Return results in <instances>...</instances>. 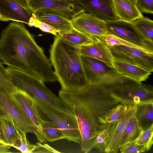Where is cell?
<instances>
[{
	"label": "cell",
	"mask_w": 153,
	"mask_h": 153,
	"mask_svg": "<svg viewBox=\"0 0 153 153\" xmlns=\"http://www.w3.org/2000/svg\"><path fill=\"white\" fill-rule=\"evenodd\" d=\"M0 60L8 67L29 74L44 82L57 81L43 50L22 22H11L1 32Z\"/></svg>",
	"instance_id": "obj_1"
},
{
	"label": "cell",
	"mask_w": 153,
	"mask_h": 153,
	"mask_svg": "<svg viewBox=\"0 0 153 153\" xmlns=\"http://www.w3.org/2000/svg\"><path fill=\"white\" fill-rule=\"evenodd\" d=\"M50 60L62 89H80L89 85L86 78L79 47L71 45L55 36L50 50Z\"/></svg>",
	"instance_id": "obj_2"
},
{
	"label": "cell",
	"mask_w": 153,
	"mask_h": 153,
	"mask_svg": "<svg viewBox=\"0 0 153 153\" xmlns=\"http://www.w3.org/2000/svg\"><path fill=\"white\" fill-rule=\"evenodd\" d=\"M6 68L13 83L18 88L54 110L75 117L68 105L48 88L42 81L17 69L8 67Z\"/></svg>",
	"instance_id": "obj_3"
},
{
	"label": "cell",
	"mask_w": 153,
	"mask_h": 153,
	"mask_svg": "<svg viewBox=\"0 0 153 153\" xmlns=\"http://www.w3.org/2000/svg\"><path fill=\"white\" fill-rule=\"evenodd\" d=\"M59 95L70 107L75 115L81 135V151L85 153L89 152L93 148L98 132L105 124L100 123L93 117L82 102L71 91L61 89Z\"/></svg>",
	"instance_id": "obj_4"
},
{
	"label": "cell",
	"mask_w": 153,
	"mask_h": 153,
	"mask_svg": "<svg viewBox=\"0 0 153 153\" xmlns=\"http://www.w3.org/2000/svg\"><path fill=\"white\" fill-rule=\"evenodd\" d=\"M82 102L92 117L104 124V119L121 103L110 95L101 85L89 84L79 90L70 91Z\"/></svg>",
	"instance_id": "obj_5"
},
{
	"label": "cell",
	"mask_w": 153,
	"mask_h": 153,
	"mask_svg": "<svg viewBox=\"0 0 153 153\" xmlns=\"http://www.w3.org/2000/svg\"><path fill=\"white\" fill-rule=\"evenodd\" d=\"M81 59L89 84L101 85L109 89L141 83L119 74L114 68L92 58L81 56Z\"/></svg>",
	"instance_id": "obj_6"
},
{
	"label": "cell",
	"mask_w": 153,
	"mask_h": 153,
	"mask_svg": "<svg viewBox=\"0 0 153 153\" xmlns=\"http://www.w3.org/2000/svg\"><path fill=\"white\" fill-rule=\"evenodd\" d=\"M42 119L50 122L59 128L66 139L79 143L81 135L75 117L56 111L35 99Z\"/></svg>",
	"instance_id": "obj_7"
},
{
	"label": "cell",
	"mask_w": 153,
	"mask_h": 153,
	"mask_svg": "<svg viewBox=\"0 0 153 153\" xmlns=\"http://www.w3.org/2000/svg\"><path fill=\"white\" fill-rule=\"evenodd\" d=\"M110 95L128 106L153 103V88L142 83L110 88Z\"/></svg>",
	"instance_id": "obj_8"
},
{
	"label": "cell",
	"mask_w": 153,
	"mask_h": 153,
	"mask_svg": "<svg viewBox=\"0 0 153 153\" xmlns=\"http://www.w3.org/2000/svg\"><path fill=\"white\" fill-rule=\"evenodd\" d=\"M28 8L33 13L36 10L54 13L71 21L85 12L76 0H32Z\"/></svg>",
	"instance_id": "obj_9"
},
{
	"label": "cell",
	"mask_w": 153,
	"mask_h": 153,
	"mask_svg": "<svg viewBox=\"0 0 153 153\" xmlns=\"http://www.w3.org/2000/svg\"><path fill=\"white\" fill-rule=\"evenodd\" d=\"M3 119L13 122L19 131L34 133L39 139L36 128L17 107L8 92L0 87V119Z\"/></svg>",
	"instance_id": "obj_10"
},
{
	"label": "cell",
	"mask_w": 153,
	"mask_h": 153,
	"mask_svg": "<svg viewBox=\"0 0 153 153\" xmlns=\"http://www.w3.org/2000/svg\"><path fill=\"white\" fill-rule=\"evenodd\" d=\"M113 59L153 71V52L122 45L108 46Z\"/></svg>",
	"instance_id": "obj_11"
},
{
	"label": "cell",
	"mask_w": 153,
	"mask_h": 153,
	"mask_svg": "<svg viewBox=\"0 0 153 153\" xmlns=\"http://www.w3.org/2000/svg\"><path fill=\"white\" fill-rule=\"evenodd\" d=\"M108 34L117 36L130 43L153 51V44L143 40L138 33L132 22L119 19L105 21Z\"/></svg>",
	"instance_id": "obj_12"
},
{
	"label": "cell",
	"mask_w": 153,
	"mask_h": 153,
	"mask_svg": "<svg viewBox=\"0 0 153 153\" xmlns=\"http://www.w3.org/2000/svg\"><path fill=\"white\" fill-rule=\"evenodd\" d=\"M71 22L74 28L93 38L103 37L108 34L105 21L85 12Z\"/></svg>",
	"instance_id": "obj_13"
},
{
	"label": "cell",
	"mask_w": 153,
	"mask_h": 153,
	"mask_svg": "<svg viewBox=\"0 0 153 153\" xmlns=\"http://www.w3.org/2000/svg\"><path fill=\"white\" fill-rule=\"evenodd\" d=\"M8 93L17 107L38 130L42 120L38 111L35 99L26 92L18 88Z\"/></svg>",
	"instance_id": "obj_14"
},
{
	"label": "cell",
	"mask_w": 153,
	"mask_h": 153,
	"mask_svg": "<svg viewBox=\"0 0 153 153\" xmlns=\"http://www.w3.org/2000/svg\"><path fill=\"white\" fill-rule=\"evenodd\" d=\"M33 13L15 0H0V20L22 22L28 25Z\"/></svg>",
	"instance_id": "obj_15"
},
{
	"label": "cell",
	"mask_w": 153,
	"mask_h": 153,
	"mask_svg": "<svg viewBox=\"0 0 153 153\" xmlns=\"http://www.w3.org/2000/svg\"><path fill=\"white\" fill-rule=\"evenodd\" d=\"M85 12L104 21L118 19L112 0H76Z\"/></svg>",
	"instance_id": "obj_16"
},
{
	"label": "cell",
	"mask_w": 153,
	"mask_h": 153,
	"mask_svg": "<svg viewBox=\"0 0 153 153\" xmlns=\"http://www.w3.org/2000/svg\"><path fill=\"white\" fill-rule=\"evenodd\" d=\"M91 43L79 47L81 56L92 58L113 67V59L109 47L95 39Z\"/></svg>",
	"instance_id": "obj_17"
},
{
	"label": "cell",
	"mask_w": 153,
	"mask_h": 153,
	"mask_svg": "<svg viewBox=\"0 0 153 153\" xmlns=\"http://www.w3.org/2000/svg\"><path fill=\"white\" fill-rule=\"evenodd\" d=\"M112 64L119 74L139 82L146 80L152 73L140 67L114 59Z\"/></svg>",
	"instance_id": "obj_18"
},
{
	"label": "cell",
	"mask_w": 153,
	"mask_h": 153,
	"mask_svg": "<svg viewBox=\"0 0 153 153\" xmlns=\"http://www.w3.org/2000/svg\"><path fill=\"white\" fill-rule=\"evenodd\" d=\"M136 105L129 106L119 119L107 149L106 153H117L122 137L130 119L134 115Z\"/></svg>",
	"instance_id": "obj_19"
},
{
	"label": "cell",
	"mask_w": 153,
	"mask_h": 153,
	"mask_svg": "<svg viewBox=\"0 0 153 153\" xmlns=\"http://www.w3.org/2000/svg\"><path fill=\"white\" fill-rule=\"evenodd\" d=\"M118 19L132 22L143 16L135 4L130 0H112Z\"/></svg>",
	"instance_id": "obj_20"
},
{
	"label": "cell",
	"mask_w": 153,
	"mask_h": 153,
	"mask_svg": "<svg viewBox=\"0 0 153 153\" xmlns=\"http://www.w3.org/2000/svg\"><path fill=\"white\" fill-rule=\"evenodd\" d=\"M33 13L36 18L52 27L58 32H67L74 28L71 21L60 15L36 10Z\"/></svg>",
	"instance_id": "obj_21"
},
{
	"label": "cell",
	"mask_w": 153,
	"mask_h": 153,
	"mask_svg": "<svg viewBox=\"0 0 153 153\" xmlns=\"http://www.w3.org/2000/svg\"><path fill=\"white\" fill-rule=\"evenodd\" d=\"M0 131L4 142L16 149L19 144L20 131L18 130L14 123L7 119H1Z\"/></svg>",
	"instance_id": "obj_22"
},
{
	"label": "cell",
	"mask_w": 153,
	"mask_h": 153,
	"mask_svg": "<svg viewBox=\"0 0 153 153\" xmlns=\"http://www.w3.org/2000/svg\"><path fill=\"white\" fill-rule=\"evenodd\" d=\"M119 120L106 124L104 126L95 139L93 148L96 149L100 152L106 153Z\"/></svg>",
	"instance_id": "obj_23"
},
{
	"label": "cell",
	"mask_w": 153,
	"mask_h": 153,
	"mask_svg": "<svg viewBox=\"0 0 153 153\" xmlns=\"http://www.w3.org/2000/svg\"><path fill=\"white\" fill-rule=\"evenodd\" d=\"M40 136L39 142L43 143L52 142L65 137L61 129L53 123L42 120L40 126L37 130Z\"/></svg>",
	"instance_id": "obj_24"
},
{
	"label": "cell",
	"mask_w": 153,
	"mask_h": 153,
	"mask_svg": "<svg viewBox=\"0 0 153 153\" xmlns=\"http://www.w3.org/2000/svg\"><path fill=\"white\" fill-rule=\"evenodd\" d=\"M143 129L134 115L130 119L120 140L119 148L135 142Z\"/></svg>",
	"instance_id": "obj_25"
},
{
	"label": "cell",
	"mask_w": 153,
	"mask_h": 153,
	"mask_svg": "<svg viewBox=\"0 0 153 153\" xmlns=\"http://www.w3.org/2000/svg\"><path fill=\"white\" fill-rule=\"evenodd\" d=\"M57 35L69 44L79 47L92 42L94 39L74 28L67 32H59Z\"/></svg>",
	"instance_id": "obj_26"
},
{
	"label": "cell",
	"mask_w": 153,
	"mask_h": 153,
	"mask_svg": "<svg viewBox=\"0 0 153 153\" xmlns=\"http://www.w3.org/2000/svg\"><path fill=\"white\" fill-rule=\"evenodd\" d=\"M134 115L144 130L153 124V103L136 105Z\"/></svg>",
	"instance_id": "obj_27"
},
{
	"label": "cell",
	"mask_w": 153,
	"mask_h": 153,
	"mask_svg": "<svg viewBox=\"0 0 153 153\" xmlns=\"http://www.w3.org/2000/svg\"><path fill=\"white\" fill-rule=\"evenodd\" d=\"M140 36L145 41L153 44V21L143 16L132 22Z\"/></svg>",
	"instance_id": "obj_28"
},
{
	"label": "cell",
	"mask_w": 153,
	"mask_h": 153,
	"mask_svg": "<svg viewBox=\"0 0 153 153\" xmlns=\"http://www.w3.org/2000/svg\"><path fill=\"white\" fill-rule=\"evenodd\" d=\"M0 87L8 92L18 88L13 83L6 68L4 67L3 63L0 60Z\"/></svg>",
	"instance_id": "obj_29"
},
{
	"label": "cell",
	"mask_w": 153,
	"mask_h": 153,
	"mask_svg": "<svg viewBox=\"0 0 153 153\" xmlns=\"http://www.w3.org/2000/svg\"><path fill=\"white\" fill-rule=\"evenodd\" d=\"M153 124L143 130L135 143L145 146L149 151L153 143Z\"/></svg>",
	"instance_id": "obj_30"
},
{
	"label": "cell",
	"mask_w": 153,
	"mask_h": 153,
	"mask_svg": "<svg viewBox=\"0 0 153 153\" xmlns=\"http://www.w3.org/2000/svg\"><path fill=\"white\" fill-rule=\"evenodd\" d=\"M129 106L125 103L120 104L104 119L103 123L106 124L119 120L127 111Z\"/></svg>",
	"instance_id": "obj_31"
},
{
	"label": "cell",
	"mask_w": 153,
	"mask_h": 153,
	"mask_svg": "<svg viewBox=\"0 0 153 153\" xmlns=\"http://www.w3.org/2000/svg\"><path fill=\"white\" fill-rule=\"evenodd\" d=\"M28 25L30 27L34 26L38 28L43 32L51 33L55 36L59 32L49 25L37 19L33 13Z\"/></svg>",
	"instance_id": "obj_32"
},
{
	"label": "cell",
	"mask_w": 153,
	"mask_h": 153,
	"mask_svg": "<svg viewBox=\"0 0 153 153\" xmlns=\"http://www.w3.org/2000/svg\"><path fill=\"white\" fill-rule=\"evenodd\" d=\"M26 133L20 132V142L16 149L23 153H33L36 145L31 143L26 137Z\"/></svg>",
	"instance_id": "obj_33"
},
{
	"label": "cell",
	"mask_w": 153,
	"mask_h": 153,
	"mask_svg": "<svg viewBox=\"0 0 153 153\" xmlns=\"http://www.w3.org/2000/svg\"><path fill=\"white\" fill-rule=\"evenodd\" d=\"M119 150L122 153H140L148 151L145 146L137 144L135 142L128 144Z\"/></svg>",
	"instance_id": "obj_34"
},
{
	"label": "cell",
	"mask_w": 153,
	"mask_h": 153,
	"mask_svg": "<svg viewBox=\"0 0 153 153\" xmlns=\"http://www.w3.org/2000/svg\"><path fill=\"white\" fill-rule=\"evenodd\" d=\"M135 5L141 13H153V0H136Z\"/></svg>",
	"instance_id": "obj_35"
},
{
	"label": "cell",
	"mask_w": 153,
	"mask_h": 153,
	"mask_svg": "<svg viewBox=\"0 0 153 153\" xmlns=\"http://www.w3.org/2000/svg\"><path fill=\"white\" fill-rule=\"evenodd\" d=\"M36 147L33 153H60L46 144H42L41 143H37Z\"/></svg>",
	"instance_id": "obj_36"
},
{
	"label": "cell",
	"mask_w": 153,
	"mask_h": 153,
	"mask_svg": "<svg viewBox=\"0 0 153 153\" xmlns=\"http://www.w3.org/2000/svg\"><path fill=\"white\" fill-rule=\"evenodd\" d=\"M11 147L5 143L0 142V153H12L10 150Z\"/></svg>",
	"instance_id": "obj_37"
},
{
	"label": "cell",
	"mask_w": 153,
	"mask_h": 153,
	"mask_svg": "<svg viewBox=\"0 0 153 153\" xmlns=\"http://www.w3.org/2000/svg\"><path fill=\"white\" fill-rule=\"evenodd\" d=\"M18 3L23 7L27 8L28 3L32 0H15Z\"/></svg>",
	"instance_id": "obj_38"
},
{
	"label": "cell",
	"mask_w": 153,
	"mask_h": 153,
	"mask_svg": "<svg viewBox=\"0 0 153 153\" xmlns=\"http://www.w3.org/2000/svg\"><path fill=\"white\" fill-rule=\"evenodd\" d=\"M0 142L5 143L4 142V140H3L0 131Z\"/></svg>",
	"instance_id": "obj_39"
},
{
	"label": "cell",
	"mask_w": 153,
	"mask_h": 153,
	"mask_svg": "<svg viewBox=\"0 0 153 153\" xmlns=\"http://www.w3.org/2000/svg\"><path fill=\"white\" fill-rule=\"evenodd\" d=\"M134 4H135L136 2V0H130Z\"/></svg>",
	"instance_id": "obj_40"
}]
</instances>
